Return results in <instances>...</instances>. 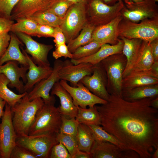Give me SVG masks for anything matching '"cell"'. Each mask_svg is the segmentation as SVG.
Here are the masks:
<instances>
[{
  "label": "cell",
  "mask_w": 158,
  "mask_h": 158,
  "mask_svg": "<svg viewBox=\"0 0 158 158\" xmlns=\"http://www.w3.org/2000/svg\"><path fill=\"white\" fill-rule=\"evenodd\" d=\"M155 97L129 102L111 95L96 105L103 128L141 158H151L158 147V110L150 105Z\"/></svg>",
  "instance_id": "6da1fadb"
},
{
  "label": "cell",
  "mask_w": 158,
  "mask_h": 158,
  "mask_svg": "<svg viewBox=\"0 0 158 158\" xmlns=\"http://www.w3.org/2000/svg\"><path fill=\"white\" fill-rule=\"evenodd\" d=\"M44 104L40 97L29 101L27 92L15 105L11 107L12 123L17 137L28 135L30 128L36 115Z\"/></svg>",
  "instance_id": "7a4b0ae2"
},
{
  "label": "cell",
  "mask_w": 158,
  "mask_h": 158,
  "mask_svg": "<svg viewBox=\"0 0 158 158\" xmlns=\"http://www.w3.org/2000/svg\"><path fill=\"white\" fill-rule=\"evenodd\" d=\"M54 103H44L37 112L30 127L29 135L57 134L60 132L61 115Z\"/></svg>",
  "instance_id": "3957f363"
},
{
  "label": "cell",
  "mask_w": 158,
  "mask_h": 158,
  "mask_svg": "<svg viewBox=\"0 0 158 158\" xmlns=\"http://www.w3.org/2000/svg\"><path fill=\"white\" fill-rule=\"evenodd\" d=\"M118 32L120 37L150 42L158 38V17L137 23L122 19L118 25Z\"/></svg>",
  "instance_id": "277c9868"
},
{
  "label": "cell",
  "mask_w": 158,
  "mask_h": 158,
  "mask_svg": "<svg viewBox=\"0 0 158 158\" xmlns=\"http://www.w3.org/2000/svg\"><path fill=\"white\" fill-rule=\"evenodd\" d=\"M107 75V89L110 95L122 97L123 75L127 63L126 57L122 53L111 55L101 62Z\"/></svg>",
  "instance_id": "5b68a950"
},
{
  "label": "cell",
  "mask_w": 158,
  "mask_h": 158,
  "mask_svg": "<svg viewBox=\"0 0 158 158\" xmlns=\"http://www.w3.org/2000/svg\"><path fill=\"white\" fill-rule=\"evenodd\" d=\"M87 3L73 4L68 10L60 27L68 44L75 39L87 23L86 12Z\"/></svg>",
  "instance_id": "8992f818"
},
{
  "label": "cell",
  "mask_w": 158,
  "mask_h": 158,
  "mask_svg": "<svg viewBox=\"0 0 158 158\" xmlns=\"http://www.w3.org/2000/svg\"><path fill=\"white\" fill-rule=\"evenodd\" d=\"M57 134H43L17 137L16 144L21 146L37 158H49L51 150L59 143Z\"/></svg>",
  "instance_id": "52a82bcc"
},
{
  "label": "cell",
  "mask_w": 158,
  "mask_h": 158,
  "mask_svg": "<svg viewBox=\"0 0 158 158\" xmlns=\"http://www.w3.org/2000/svg\"><path fill=\"white\" fill-rule=\"evenodd\" d=\"M124 6L122 0L112 5L105 3L102 0H90L87 3L91 23L96 27L106 24L116 17Z\"/></svg>",
  "instance_id": "ba28073f"
},
{
  "label": "cell",
  "mask_w": 158,
  "mask_h": 158,
  "mask_svg": "<svg viewBox=\"0 0 158 158\" xmlns=\"http://www.w3.org/2000/svg\"><path fill=\"white\" fill-rule=\"evenodd\" d=\"M63 61L56 59L54 63L53 71L50 75L36 84L29 92H28L29 101L38 97L42 98L44 103H54L56 99L54 95L50 92L55 84L60 80L59 72L62 67Z\"/></svg>",
  "instance_id": "9c48e42d"
},
{
  "label": "cell",
  "mask_w": 158,
  "mask_h": 158,
  "mask_svg": "<svg viewBox=\"0 0 158 158\" xmlns=\"http://www.w3.org/2000/svg\"><path fill=\"white\" fill-rule=\"evenodd\" d=\"M5 111L0 123V149L1 158H10L16 145L17 136L12 122L11 107L6 103Z\"/></svg>",
  "instance_id": "30bf717a"
},
{
  "label": "cell",
  "mask_w": 158,
  "mask_h": 158,
  "mask_svg": "<svg viewBox=\"0 0 158 158\" xmlns=\"http://www.w3.org/2000/svg\"><path fill=\"white\" fill-rule=\"evenodd\" d=\"M153 0L139 3L125 2L121 11L123 18L134 23L158 17L157 6Z\"/></svg>",
  "instance_id": "8fae6325"
},
{
  "label": "cell",
  "mask_w": 158,
  "mask_h": 158,
  "mask_svg": "<svg viewBox=\"0 0 158 158\" xmlns=\"http://www.w3.org/2000/svg\"><path fill=\"white\" fill-rule=\"evenodd\" d=\"M92 93L107 101L110 95L107 91V78L105 71L101 62L94 65L91 75L84 77L79 82Z\"/></svg>",
  "instance_id": "7c38bea8"
},
{
  "label": "cell",
  "mask_w": 158,
  "mask_h": 158,
  "mask_svg": "<svg viewBox=\"0 0 158 158\" xmlns=\"http://www.w3.org/2000/svg\"><path fill=\"white\" fill-rule=\"evenodd\" d=\"M15 33L26 47L25 51L31 56L34 63L37 66L47 67L50 66L48 56L53 48L52 45L40 43L33 40L30 36L20 32Z\"/></svg>",
  "instance_id": "4fadbf2b"
},
{
  "label": "cell",
  "mask_w": 158,
  "mask_h": 158,
  "mask_svg": "<svg viewBox=\"0 0 158 158\" xmlns=\"http://www.w3.org/2000/svg\"><path fill=\"white\" fill-rule=\"evenodd\" d=\"M67 82L61 80L59 82L71 95L76 106L85 109L87 106L93 107L107 103V101L94 95L81 83L79 82L76 86L74 87L70 85Z\"/></svg>",
  "instance_id": "5bb4252c"
},
{
  "label": "cell",
  "mask_w": 158,
  "mask_h": 158,
  "mask_svg": "<svg viewBox=\"0 0 158 158\" xmlns=\"http://www.w3.org/2000/svg\"><path fill=\"white\" fill-rule=\"evenodd\" d=\"M90 153L93 158H139V155L130 149H124L110 142L95 140Z\"/></svg>",
  "instance_id": "9a60e30c"
},
{
  "label": "cell",
  "mask_w": 158,
  "mask_h": 158,
  "mask_svg": "<svg viewBox=\"0 0 158 158\" xmlns=\"http://www.w3.org/2000/svg\"><path fill=\"white\" fill-rule=\"evenodd\" d=\"M58 0H19L12 12L11 18L17 19L29 17L47 11Z\"/></svg>",
  "instance_id": "2e32d148"
},
{
  "label": "cell",
  "mask_w": 158,
  "mask_h": 158,
  "mask_svg": "<svg viewBox=\"0 0 158 158\" xmlns=\"http://www.w3.org/2000/svg\"><path fill=\"white\" fill-rule=\"evenodd\" d=\"M94 65L90 63L73 64L71 60L63 61L59 70V76L61 80L70 82L71 86H76L78 83L84 77L92 73Z\"/></svg>",
  "instance_id": "e0dca14e"
},
{
  "label": "cell",
  "mask_w": 158,
  "mask_h": 158,
  "mask_svg": "<svg viewBox=\"0 0 158 158\" xmlns=\"http://www.w3.org/2000/svg\"><path fill=\"white\" fill-rule=\"evenodd\" d=\"M123 19L121 13L110 22L96 27L92 34L91 41H96L102 44H116L119 37L118 25Z\"/></svg>",
  "instance_id": "ac0fdd59"
},
{
  "label": "cell",
  "mask_w": 158,
  "mask_h": 158,
  "mask_svg": "<svg viewBox=\"0 0 158 158\" xmlns=\"http://www.w3.org/2000/svg\"><path fill=\"white\" fill-rule=\"evenodd\" d=\"M4 65L0 66V74L4 75L10 81L9 87H15L20 93L24 92V85L20 78L24 82L26 83V74L28 69V66L21 65L18 66V63L16 61H8Z\"/></svg>",
  "instance_id": "d6986e66"
},
{
  "label": "cell",
  "mask_w": 158,
  "mask_h": 158,
  "mask_svg": "<svg viewBox=\"0 0 158 158\" xmlns=\"http://www.w3.org/2000/svg\"><path fill=\"white\" fill-rule=\"evenodd\" d=\"M20 48L28 65V71L26 74L27 82L24 87V92H28L36 84L50 75L53 71V67L50 66L43 67L37 65L22 46Z\"/></svg>",
  "instance_id": "ffe728a7"
},
{
  "label": "cell",
  "mask_w": 158,
  "mask_h": 158,
  "mask_svg": "<svg viewBox=\"0 0 158 158\" xmlns=\"http://www.w3.org/2000/svg\"><path fill=\"white\" fill-rule=\"evenodd\" d=\"M158 84V76L150 70L132 71L123 79L122 91L135 87Z\"/></svg>",
  "instance_id": "44dd1931"
},
{
  "label": "cell",
  "mask_w": 158,
  "mask_h": 158,
  "mask_svg": "<svg viewBox=\"0 0 158 158\" xmlns=\"http://www.w3.org/2000/svg\"><path fill=\"white\" fill-rule=\"evenodd\" d=\"M123 46V40L119 39L118 43L115 44H105L102 45L99 50L92 55L77 60L71 59V60L75 65L85 63L94 65L111 55L122 53Z\"/></svg>",
  "instance_id": "7402d4cb"
},
{
  "label": "cell",
  "mask_w": 158,
  "mask_h": 158,
  "mask_svg": "<svg viewBox=\"0 0 158 158\" xmlns=\"http://www.w3.org/2000/svg\"><path fill=\"white\" fill-rule=\"evenodd\" d=\"M51 95H56L59 98L61 105L59 107L61 115L70 118H75L78 107L74 104L71 96L61 85L59 81L54 85L51 90Z\"/></svg>",
  "instance_id": "603a6c76"
},
{
  "label": "cell",
  "mask_w": 158,
  "mask_h": 158,
  "mask_svg": "<svg viewBox=\"0 0 158 158\" xmlns=\"http://www.w3.org/2000/svg\"><path fill=\"white\" fill-rule=\"evenodd\" d=\"M123 42L122 53L126 57L127 63L123 73V78L132 71L137 60L143 40L138 39H128L120 37Z\"/></svg>",
  "instance_id": "cb8c5ba5"
},
{
  "label": "cell",
  "mask_w": 158,
  "mask_h": 158,
  "mask_svg": "<svg viewBox=\"0 0 158 158\" xmlns=\"http://www.w3.org/2000/svg\"><path fill=\"white\" fill-rule=\"evenodd\" d=\"M11 40L6 51L0 58V66L10 61H16L21 65L28 66L25 56L20 51V46H23V42L16 34L11 32Z\"/></svg>",
  "instance_id": "d4e9b609"
},
{
  "label": "cell",
  "mask_w": 158,
  "mask_h": 158,
  "mask_svg": "<svg viewBox=\"0 0 158 158\" xmlns=\"http://www.w3.org/2000/svg\"><path fill=\"white\" fill-rule=\"evenodd\" d=\"M158 95V84L135 87L122 91L124 100L133 102L145 98L155 97Z\"/></svg>",
  "instance_id": "484cf974"
},
{
  "label": "cell",
  "mask_w": 158,
  "mask_h": 158,
  "mask_svg": "<svg viewBox=\"0 0 158 158\" xmlns=\"http://www.w3.org/2000/svg\"><path fill=\"white\" fill-rule=\"evenodd\" d=\"M154 62L150 42L143 41L137 60L131 71L149 70Z\"/></svg>",
  "instance_id": "4316f807"
},
{
  "label": "cell",
  "mask_w": 158,
  "mask_h": 158,
  "mask_svg": "<svg viewBox=\"0 0 158 158\" xmlns=\"http://www.w3.org/2000/svg\"><path fill=\"white\" fill-rule=\"evenodd\" d=\"M75 139L78 149L90 154V150L95 140L88 126L79 123Z\"/></svg>",
  "instance_id": "83f0119b"
},
{
  "label": "cell",
  "mask_w": 158,
  "mask_h": 158,
  "mask_svg": "<svg viewBox=\"0 0 158 158\" xmlns=\"http://www.w3.org/2000/svg\"><path fill=\"white\" fill-rule=\"evenodd\" d=\"M78 111L75 119L79 123L87 126L101 125L100 114L96 105L88 108H82L78 107Z\"/></svg>",
  "instance_id": "f1b7e54d"
},
{
  "label": "cell",
  "mask_w": 158,
  "mask_h": 158,
  "mask_svg": "<svg viewBox=\"0 0 158 158\" xmlns=\"http://www.w3.org/2000/svg\"><path fill=\"white\" fill-rule=\"evenodd\" d=\"M96 26L91 23H87L83 27L79 35L68 44L70 51L73 53L78 47L91 41L92 35Z\"/></svg>",
  "instance_id": "f546056e"
},
{
  "label": "cell",
  "mask_w": 158,
  "mask_h": 158,
  "mask_svg": "<svg viewBox=\"0 0 158 158\" xmlns=\"http://www.w3.org/2000/svg\"><path fill=\"white\" fill-rule=\"evenodd\" d=\"M10 81L4 74H0V97L5 100L11 107L13 106L27 93L25 92L17 94L10 90L8 85Z\"/></svg>",
  "instance_id": "4dcf8cb0"
},
{
  "label": "cell",
  "mask_w": 158,
  "mask_h": 158,
  "mask_svg": "<svg viewBox=\"0 0 158 158\" xmlns=\"http://www.w3.org/2000/svg\"><path fill=\"white\" fill-rule=\"evenodd\" d=\"M12 25L10 31L20 32L30 36H36L38 24L29 17L19 18Z\"/></svg>",
  "instance_id": "1f68e13d"
},
{
  "label": "cell",
  "mask_w": 158,
  "mask_h": 158,
  "mask_svg": "<svg viewBox=\"0 0 158 158\" xmlns=\"http://www.w3.org/2000/svg\"><path fill=\"white\" fill-rule=\"evenodd\" d=\"M29 18L38 24L47 25L54 28L60 27L64 18H60L47 11L35 14Z\"/></svg>",
  "instance_id": "d6a6232c"
},
{
  "label": "cell",
  "mask_w": 158,
  "mask_h": 158,
  "mask_svg": "<svg viewBox=\"0 0 158 158\" xmlns=\"http://www.w3.org/2000/svg\"><path fill=\"white\" fill-rule=\"evenodd\" d=\"M88 126L92 133L95 141H107L113 143L121 148L128 149L121 143L114 136L106 131L102 126L95 125Z\"/></svg>",
  "instance_id": "836d02e7"
},
{
  "label": "cell",
  "mask_w": 158,
  "mask_h": 158,
  "mask_svg": "<svg viewBox=\"0 0 158 158\" xmlns=\"http://www.w3.org/2000/svg\"><path fill=\"white\" fill-rule=\"evenodd\" d=\"M102 44L95 41H92L88 43L77 48L73 53L72 59L77 60L93 55L100 48Z\"/></svg>",
  "instance_id": "e575fe53"
},
{
  "label": "cell",
  "mask_w": 158,
  "mask_h": 158,
  "mask_svg": "<svg viewBox=\"0 0 158 158\" xmlns=\"http://www.w3.org/2000/svg\"><path fill=\"white\" fill-rule=\"evenodd\" d=\"M61 120L60 133L75 138L79 123L75 118L61 115Z\"/></svg>",
  "instance_id": "d590c367"
},
{
  "label": "cell",
  "mask_w": 158,
  "mask_h": 158,
  "mask_svg": "<svg viewBox=\"0 0 158 158\" xmlns=\"http://www.w3.org/2000/svg\"><path fill=\"white\" fill-rule=\"evenodd\" d=\"M56 137L59 142L63 145L73 158L79 149L75 138L60 132L57 134Z\"/></svg>",
  "instance_id": "8d00e7d4"
},
{
  "label": "cell",
  "mask_w": 158,
  "mask_h": 158,
  "mask_svg": "<svg viewBox=\"0 0 158 158\" xmlns=\"http://www.w3.org/2000/svg\"><path fill=\"white\" fill-rule=\"evenodd\" d=\"M67 0H58L47 10L57 16L64 18L70 7L73 4Z\"/></svg>",
  "instance_id": "74e56055"
},
{
  "label": "cell",
  "mask_w": 158,
  "mask_h": 158,
  "mask_svg": "<svg viewBox=\"0 0 158 158\" xmlns=\"http://www.w3.org/2000/svg\"><path fill=\"white\" fill-rule=\"evenodd\" d=\"M19 1L0 0V17L11 19L12 10Z\"/></svg>",
  "instance_id": "f35d334b"
},
{
  "label": "cell",
  "mask_w": 158,
  "mask_h": 158,
  "mask_svg": "<svg viewBox=\"0 0 158 158\" xmlns=\"http://www.w3.org/2000/svg\"><path fill=\"white\" fill-rule=\"evenodd\" d=\"M49 158H73L66 148L61 142H59L52 147Z\"/></svg>",
  "instance_id": "ab89813d"
},
{
  "label": "cell",
  "mask_w": 158,
  "mask_h": 158,
  "mask_svg": "<svg viewBox=\"0 0 158 158\" xmlns=\"http://www.w3.org/2000/svg\"><path fill=\"white\" fill-rule=\"evenodd\" d=\"M10 158H37V157L25 148L16 144L11 151Z\"/></svg>",
  "instance_id": "60d3db41"
},
{
  "label": "cell",
  "mask_w": 158,
  "mask_h": 158,
  "mask_svg": "<svg viewBox=\"0 0 158 158\" xmlns=\"http://www.w3.org/2000/svg\"><path fill=\"white\" fill-rule=\"evenodd\" d=\"M52 56L55 59H58L62 57L65 58H73V53L69 51L66 43H64L55 47V50L52 52Z\"/></svg>",
  "instance_id": "b9f144b4"
},
{
  "label": "cell",
  "mask_w": 158,
  "mask_h": 158,
  "mask_svg": "<svg viewBox=\"0 0 158 158\" xmlns=\"http://www.w3.org/2000/svg\"><path fill=\"white\" fill-rule=\"evenodd\" d=\"M54 32V28L47 25H37L36 36L38 37H53Z\"/></svg>",
  "instance_id": "7bdbcfd3"
},
{
  "label": "cell",
  "mask_w": 158,
  "mask_h": 158,
  "mask_svg": "<svg viewBox=\"0 0 158 158\" xmlns=\"http://www.w3.org/2000/svg\"><path fill=\"white\" fill-rule=\"evenodd\" d=\"M11 40V35L8 32L0 34V58L7 49Z\"/></svg>",
  "instance_id": "ee69618b"
},
{
  "label": "cell",
  "mask_w": 158,
  "mask_h": 158,
  "mask_svg": "<svg viewBox=\"0 0 158 158\" xmlns=\"http://www.w3.org/2000/svg\"><path fill=\"white\" fill-rule=\"evenodd\" d=\"M53 37L54 38V42L55 43V47L62 44L66 43L65 36L60 27L54 28Z\"/></svg>",
  "instance_id": "f6af8a7d"
},
{
  "label": "cell",
  "mask_w": 158,
  "mask_h": 158,
  "mask_svg": "<svg viewBox=\"0 0 158 158\" xmlns=\"http://www.w3.org/2000/svg\"><path fill=\"white\" fill-rule=\"evenodd\" d=\"M14 20L5 18L0 17V34L10 31Z\"/></svg>",
  "instance_id": "bcb514c9"
},
{
  "label": "cell",
  "mask_w": 158,
  "mask_h": 158,
  "mask_svg": "<svg viewBox=\"0 0 158 158\" xmlns=\"http://www.w3.org/2000/svg\"><path fill=\"white\" fill-rule=\"evenodd\" d=\"M150 45L154 61H158V38L150 42Z\"/></svg>",
  "instance_id": "7dc6e473"
},
{
  "label": "cell",
  "mask_w": 158,
  "mask_h": 158,
  "mask_svg": "<svg viewBox=\"0 0 158 158\" xmlns=\"http://www.w3.org/2000/svg\"><path fill=\"white\" fill-rule=\"evenodd\" d=\"M92 158L90 154L78 149L74 156L73 158Z\"/></svg>",
  "instance_id": "c3c4849f"
},
{
  "label": "cell",
  "mask_w": 158,
  "mask_h": 158,
  "mask_svg": "<svg viewBox=\"0 0 158 158\" xmlns=\"http://www.w3.org/2000/svg\"><path fill=\"white\" fill-rule=\"evenodd\" d=\"M150 70L152 73L158 76V61H154Z\"/></svg>",
  "instance_id": "681fc988"
},
{
  "label": "cell",
  "mask_w": 158,
  "mask_h": 158,
  "mask_svg": "<svg viewBox=\"0 0 158 158\" xmlns=\"http://www.w3.org/2000/svg\"><path fill=\"white\" fill-rule=\"evenodd\" d=\"M6 103V102L5 100L0 97V119L4 114V111H3V109Z\"/></svg>",
  "instance_id": "f907efd6"
},
{
  "label": "cell",
  "mask_w": 158,
  "mask_h": 158,
  "mask_svg": "<svg viewBox=\"0 0 158 158\" xmlns=\"http://www.w3.org/2000/svg\"><path fill=\"white\" fill-rule=\"evenodd\" d=\"M150 105L152 107L158 109V96L153 98L150 102Z\"/></svg>",
  "instance_id": "816d5d0a"
},
{
  "label": "cell",
  "mask_w": 158,
  "mask_h": 158,
  "mask_svg": "<svg viewBox=\"0 0 158 158\" xmlns=\"http://www.w3.org/2000/svg\"><path fill=\"white\" fill-rule=\"evenodd\" d=\"M152 0H123L124 2H130L134 3H139L148 1Z\"/></svg>",
  "instance_id": "f5cc1de1"
},
{
  "label": "cell",
  "mask_w": 158,
  "mask_h": 158,
  "mask_svg": "<svg viewBox=\"0 0 158 158\" xmlns=\"http://www.w3.org/2000/svg\"><path fill=\"white\" fill-rule=\"evenodd\" d=\"M105 3L108 4H114L119 0H102Z\"/></svg>",
  "instance_id": "db71d44e"
},
{
  "label": "cell",
  "mask_w": 158,
  "mask_h": 158,
  "mask_svg": "<svg viewBox=\"0 0 158 158\" xmlns=\"http://www.w3.org/2000/svg\"><path fill=\"white\" fill-rule=\"evenodd\" d=\"M72 2L73 4L79 2H86L88 3L90 0H67Z\"/></svg>",
  "instance_id": "11a10c76"
},
{
  "label": "cell",
  "mask_w": 158,
  "mask_h": 158,
  "mask_svg": "<svg viewBox=\"0 0 158 158\" xmlns=\"http://www.w3.org/2000/svg\"><path fill=\"white\" fill-rule=\"evenodd\" d=\"M152 158H158V147L155 150L152 154Z\"/></svg>",
  "instance_id": "9f6ffc18"
},
{
  "label": "cell",
  "mask_w": 158,
  "mask_h": 158,
  "mask_svg": "<svg viewBox=\"0 0 158 158\" xmlns=\"http://www.w3.org/2000/svg\"><path fill=\"white\" fill-rule=\"evenodd\" d=\"M153 0L155 3L158 2V0Z\"/></svg>",
  "instance_id": "6f0895ef"
},
{
  "label": "cell",
  "mask_w": 158,
  "mask_h": 158,
  "mask_svg": "<svg viewBox=\"0 0 158 158\" xmlns=\"http://www.w3.org/2000/svg\"><path fill=\"white\" fill-rule=\"evenodd\" d=\"M0 158H1V152H0Z\"/></svg>",
  "instance_id": "680465c9"
}]
</instances>
